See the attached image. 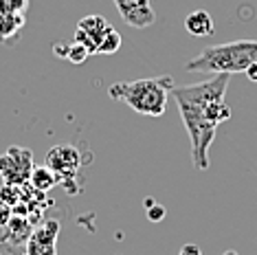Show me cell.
Segmentation results:
<instances>
[{
    "mask_svg": "<svg viewBox=\"0 0 257 255\" xmlns=\"http://www.w3.org/2000/svg\"><path fill=\"white\" fill-rule=\"evenodd\" d=\"M165 213H167V209L163 205H152V207H148V218L152 220V222H161V220H165Z\"/></svg>",
    "mask_w": 257,
    "mask_h": 255,
    "instance_id": "16",
    "label": "cell"
},
{
    "mask_svg": "<svg viewBox=\"0 0 257 255\" xmlns=\"http://www.w3.org/2000/svg\"><path fill=\"white\" fill-rule=\"evenodd\" d=\"M33 167V154L27 148L11 146L0 156V178L7 185H27Z\"/></svg>",
    "mask_w": 257,
    "mask_h": 255,
    "instance_id": "4",
    "label": "cell"
},
{
    "mask_svg": "<svg viewBox=\"0 0 257 255\" xmlns=\"http://www.w3.org/2000/svg\"><path fill=\"white\" fill-rule=\"evenodd\" d=\"M174 86L176 84L172 75H161V77H145L134 79V82H116L108 88V95L114 101L127 103L139 114L163 117Z\"/></svg>",
    "mask_w": 257,
    "mask_h": 255,
    "instance_id": "2",
    "label": "cell"
},
{
    "mask_svg": "<svg viewBox=\"0 0 257 255\" xmlns=\"http://www.w3.org/2000/svg\"><path fill=\"white\" fill-rule=\"evenodd\" d=\"M224 255H237V253H235V251H226Z\"/></svg>",
    "mask_w": 257,
    "mask_h": 255,
    "instance_id": "20",
    "label": "cell"
},
{
    "mask_svg": "<svg viewBox=\"0 0 257 255\" xmlns=\"http://www.w3.org/2000/svg\"><path fill=\"white\" fill-rule=\"evenodd\" d=\"M178 255H202V251L198 244H185V246H180Z\"/></svg>",
    "mask_w": 257,
    "mask_h": 255,
    "instance_id": "18",
    "label": "cell"
},
{
    "mask_svg": "<svg viewBox=\"0 0 257 255\" xmlns=\"http://www.w3.org/2000/svg\"><path fill=\"white\" fill-rule=\"evenodd\" d=\"M11 216H14V207L0 198V224H7Z\"/></svg>",
    "mask_w": 257,
    "mask_h": 255,
    "instance_id": "17",
    "label": "cell"
},
{
    "mask_svg": "<svg viewBox=\"0 0 257 255\" xmlns=\"http://www.w3.org/2000/svg\"><path fill=\"white\" fill-rule=\"evenodd\" d=\"M229 79L231 75L218 73L207 82L174 86L172 90L191 141V161L200 172L209 167V148L215 139L218 125L231 119V106L224 99Z\"/></svg>",
    "mask_w": 257,
    "mask_h": 255,
    "instance_id": "1",
    "label": "cell"
},
{
    "mask_svg": "<svg viewBox=\"0 0 257 255\" xmlns=\"http://www.w3.org/2000/svg\"><path fill=\"white\" fill-rule=\"evenodd\" d=\"M244 73H246V77L250 79V82H257V62L250 64V66H248Z\"/></svg>",
    "mask_w": 257,
    "mask_h": 255,
    "instance_id": "19",
    "label": "cell"
},
{
    "mask_svg": "<svg viewBox=\"0 0 257 255\" xmlns=\"http://www.w3.org/2000/svg\"><path fill=\"white\" fill-rule=\"evenodd\" d=\"M114 5L119 16L125 20V25L134 29H145L154 25L156 20V14L152 9L150 0H114Z\"/></svg>",
    "mask_w": 257,
    "mask_h": 255,
    "instance_id": "9",
    "label": "cell"
},
{
    "mask_svg": "<svg viewBox=\"0 0 257 255\" xmlns=\"http://www.w3.org/2000/svg\"><path fill=\"white\" fill-rule=\"evenodd\" d=\"M0 255H27V246L5 240V242H0Z\"/></svg>",
    "mask_w": 257,
    "mask_h": 255,
    "instance_id": "15",
    "label": "cell"
},
{
    "mask_svg": "<svg viewBox=\"0 0 257 255\" xmlns=\"http://www.w3.org/2000/svg\"><path fill=\"white\" fill-rule=\"evenodd\" d=\"M53 51L60 57H64V60H68V62H73V64H84L86 60L90 57V51L86 49L84 44H79V42H57L53 46Z\"/></svg>",
    "mask_w": 257,
    "mask_h": 255,
    "instance_id": "13",
    "label": "cell"
},
{
    "mask_svg": "<svg viewBox=\"0 0 257 255\" xmlns=\"http://www.w3.org/2000/svg\"><path fill=\"white\" fill-rule=\"evenodd\" d=\"M29 183H31V187L36 191H40V194H46V191L53 189L55 185H60V176H57V174L51 170L49 165H38V167H33Z\"/></svg>",
    "mask_w": 257,
    "mask_h": 255,
    "instance_id": "12",
    "label": "cell"
},
{
    "mask_svg": "<svg viewBox=\"0 0 257 255\" xmlns=\"http://www.w3.org/2000/svg\"><path fill=\"white\" fill-rule=\"evenodd\" d=\"M36 224L31 222L27 216H20V213H14L7 222V240L14 242V244H22L27 246L29 237H31Z\"/></svg>",
    "mask_w": 257,
    "mask_h": 255,
    "instance_id": "11",
    "label": "cell"
},
{
    "mask_svg": "<svg viewBox=\"0 0 257 255\" xmlns=\"http://www.w3.org/2000/svg\"><path fill=\"white\" fill-rule=\"evenodd\" d=\"M81 163H84V154L79 152V148H75L73 143H62L46 152V163L60 176V183H71L75 174L79 172Z\"/></svg>",
    "mask_w": 257,
    "mask_h": 255,
    "instance_id": "5",
    "label": "cell"
},
{
    "mask_svg": "<svg viewBox=\"0 0 257 255\" xmlns=\"http://www.w3.org/2000/svg\"><path fill=\"white\" fill-rule=\"evenodd\" d=\"M112 29V25L103 18V16H86L77 22V29H75V42L84 44L86 49L90 51V55H97V46L103 40V36Z\"/></svg>",
    "mask_w": 257,
    "mask_h": 255,
    "instance_id": "8",
    "label": "cell"
},
{
    "mask_svg": "<svg viewBox=\"0 0 257 255\" xmlns=\"http://www.w3.org/2000/svg\"><path fill=\"white\" fill-rule=\"evenodd\" d=\"M57 237H60V220H44L33 229L27 242V255H57Z\"/></svg>",
    "mask_w": 257,
    "mask_h": 255,
    "instance_id": "7",
    "label": "cell"
},
{
    "mask_svg": "<svg viewBox=\"0 0 257 255\" xmlns=\"http://www.w3.org/2000/svg\"><path fill=\"white\" fill-rule=\"evenodd\" d=\"M185 29H187V33H191L196 38H209L215 33V22L207 11L198 9V11H191L185 18Z\"/></svg>",
    "mask_w": 257,
    "mask_h": 255,
    "instance_id": "10",
    "label": "cell"
},
{
    "mask_svg": "<svg viewBox=\"0 0 257 255\" xmlns=\"http://www.w3.org/2000/svg\"><path fill=\"white\" fill-rule=\"evenodd\" d=\"M0 42H3V40H0Z\"/></svg>",
    "mask_w": 257,
    "mask_h": 255,
    "instance_id": "21",
    "label": "cell"
},
{
    "mask_svg": "<svg viewBox=\"0 0 257 255\" xmlns=\"http://www.w3.org/2000/svg\"><path fill=\"white\" fill-rule=\"evenodd\" d=\"M253 62H257V40H235V42L207 46L202 53L185 64V71L189 73H244Z\"/></svg>",
    "mask_w": 257,
    "mask_h": 255,
    "instance_id": "3",
    "label": "cell"
},
{
    "mask_svg": "<svg viewBox=\"0 0 257 255\" xmlns=\"http://www.w3.org/2000/svg\"><path fill=\"white\" fill-rule=\"evenodd\" d=\"M29 0H0V40L14 44L25 27Z\"/></svg>",
    "mask_w": 257,
    "mask_h": 255,
    "instance_id": "6",
    "label": "cell"
},
{
    "mask_svg": "<svg viewBox=\"0 0 257 255\" xmlns=\"http://www.w3.org/2000/svg\"><path fill=\"white\" fill-rule=\"evenodd\" d=\"M121 44H123V38L119 36V31L110 29L106 36H103L101 42H99V46H97V55H112V53H116V51L121 49Z\"/></svg>",
    "mask_w": 257,
    "mask_h": 255,
    "instance_id": "14",
    "label": "cell"
}]
</instances>
